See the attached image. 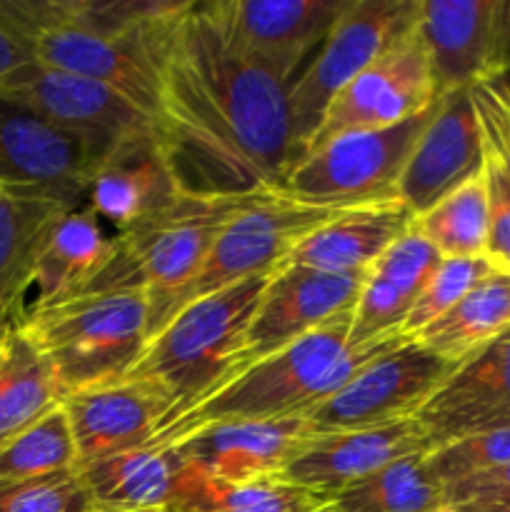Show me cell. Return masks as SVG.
Here are the masks:
<instances>
[{
    "label": "cell",
    "mask_w": 510,
    "mask_h": 512,
    "mask_svg": "<svg viewBox=\"0 0 510 512\" xmlns=\"http://www.w3.org/2000/svg\"><path fill=\"white\" fill-rule=\"evenodd\" d=\"M155 130L185 193L280 190L293 165L290 83L235 48L215 0H183L150 25Z\"/></svg>",
    "instance_id": "1"
},
{
    "label": "cell",
    "mask_w": 510,
    "mask_h": 512,
    "mask_svg": "<svg viewBox=\"0 0 510 512\" xmlns=\"http://www.w3.org/2000/svg\"><path fill=\"white\" fill-rule=\"evenodd\" d=\"M340 213H345V210L303 203V200L285 195L283 190H273V193L253 198L220 230L203 268L170 303L163 323L180 305L190 303V300L203 298V295L228 288V285L240 283L245 278L273 273L313 230H318L328 220L338 218Z\"/></svg>",
    "instance_id": "9"
},
{
    "label": "cell",
    "mask_w": 510,
    "mask_h": 512,
    "mask_svg": "<svg viewBox=\"0 0 510 512\" xmlns=\"http://www.w3.org/2000/svg\"><path fill=\"white\" fill-rule=\"evenodd\" d=\"M495 270L498 268L490 263L488 255H475V258H443V263L438 265V270L428 280L420 298L415 300L408 320H405V338L413 340L420 330H425L440 315L448 313L468 290H473L480 280L488 278Z\"/></svg>",
    "instance_id": "34"
},
{
    "label": "cell",
    "mask_w": 510,
    "mask_h": 512,
    "mask_svg": "<svg viewBox=\"0 0 510 512\" xmlns=\"http://www.w3.org/2000/svg\"><path fill=\"white\" fill-rule=\"evenodd\" d=\"M78 470L73 433L63 405L0 445V480H30Z\"/></svg>",
    "instance_id": "33"
},
{
    "label": "cell",
    "mask_w": 510,
    "mask_h": 512,
    "mask_svg": "<svg viewBox=\"0 0 510 512\" xmlns=\"http://www.w3.org/2000/svg\"><path fill=\"white\" fill-rule=\"evenodd\" d=\"M305 438L303 418L225 420L193 430L173 448L193 473L240 483L283 475Z\"/></svg>",
    "instance_id": "21"
},
{
    "label": "cell",
    "mask_w": 510,
    "mask_h": 512,
    "mask_svg": "<svg viewBox=\"0 0 510 512\" xmlns=\"http://www.w3.org/2000/svg\"><path fill=\"white\" fill-rule=\"evenodd\" d=\"M33 60L30 43L0 15V78Z\"/></svg>",
    "instance_id": "41"
},
{
    "label": "cell",
    "mask_w": 510,
    "mask_h": 512,
    "mask_svg": "<svg viewBox=\"0 0 510 512\" xmlns=\"http://www.w3.org/2000/svg\"><path fill=\"white\" fill-rule=\"evenodd\" d=\"M425 455H408L333 500L338 512H445V488L430 473Z\"/></svg>",
    "instance_id": "31"
},
{
    "label": "cell",
    "mask_w": 510,
    "mask_h": 512,
    "mask_svg": "<svg viewBox=\"0 0 510 512\" xmlns=\"http://www.w3.org/2000/svg\"><path fill=\"white\" fill-rule=\"evenodd\" d=\"M0 98L88 140L103 158L125 138L155 130L148 115L108 85L38 60L0 78Z\"/></svg>",
    "instance_id": "11"
},
{
    "label": "cell",
    "mask_w": 510,
    "mask_h": 512,
    "mask_svg": "<svg viewBox=\"0 0 510 512\" xmlns=\"http://www.w3.org/2000/svg\"><path fill=\"white\" fill-rule=\"evenodd\" d=\"M413 220V213L400 203L345 210L313 230L285 263L323 273L365 275L400 235L413 228Z\"/></svg>",
    "instance_id": "24"
},
{
    "label": "cell",
    "mask_w": 510,
    "mask_h": 512,
    "mask_svg": "<svg viewBox=\"0 0 510 512\" xmlns=\"http://www.w3.org/2000/svg\"><path fill=\"white\" fill-rule=\"evenodd\" d=\"M490 80H493V83L498 85V90H500V93H503V98L510 103V73L500 75V78H490Z\"/></svg>",
    "instance_id": "42"
},
{
    "label": "cell",
    "mask_w": 510,
    "mask_h": 512,
    "mask_svg": "<svg viewBox=\"0 0 510 512\" xmlns=\"http://www.w3.org/2000/svg\"><path fill=\"white\" fill-rule=\"evenodd\" d=\"M68 210L53 200L0 193V335L23 325L40 248Z\"/></svg>",
    "instance_id": "27"
},
{
    "label": "cell",
    "mask_w": 510,
    "mask_h": 512,
    "mask_svg": "<svg viewBox=\"0 0 510 512\" xmlns=\"http://www.w3.org/2000/svg\"><path fill=\"white\" fill-rule=\"evenodd\" d=\"M63 408L73 433L78 470L155 445L168 418L165 400L133 378L80 390L63 400Z\"/></svg>",
    "instance_id": "20"
},
{
    "label": "cell",
    "mask_w": 510,
    "mask_h": 512,
    "mask_svg": "<svg viewBox=\"0 0 510 512\" xmlns=\"http://www.w3.org/2000/svg\"><path fill=\"white\" fill-rule=\"evenodd\" d=\"M443 263V255L415 228L400 235L368 270L353 308L350 343L363 345L403 335L415 300ZM405 338V335H403Z\"/></svg>",
    "instance_id": "22"
},
{
    "label": "cell",
    "mask_w": 510,
    "mask_h": 512,
    "mask_svg": "<svg viewBox=\"0 0 510 512\" xmlns=\"http://www.w3.org/2000/svg\"><path fill=\"white\" fill-rule=\"evenodd\" d=\"M58 405V380L23 325L0 335V445Z\"/></svg>",
    "instance_id": "28"
},
{
    "label": "cell",
    "mask_w": 510,
    "mask_h": 512,
    "mask_svg": "<svg viewBox=\"0 0 510 512\" xmlns=\"http://www.w3.org/2000/svg\"><path fill=\"white\" fill-rule=\"evenodd\" d=\"M485 190H488V245L485 255L503 273H510V178L485 145Z\"/></svg>",
    "instance_id": "37"
},
{
    "label": "cell",
    "mask_w": 510,
    "mask_h": 512,
    "mask_svg": "<svg viewBox=\"0 0 510 512\" xmlns=\"http://www.w3.org/2000/svg\"><path fill=\"white\" fill-rule=\"evenodd\" d=\"M253 198L258 195L225 198L183 193L155 218L138 223L125 233H115L108 263L95 273L80 295L143 290L150 300V338L163 323L170 303L203 268L220 230Z\"/></svg>",
    "instance_id": "4"
},
{
    "label": "cell",
    "mask_w": 510,
    "mask_h": 512,
    "mask_svg": "<svg viewBox=\"0 0 510 512\" xmlns=\"http://www.w3.org/2000/svg\"><path fill=\"white\" fill-rule=\"evenodd\" d=\"M418 8L420 0H350L315 50L313 60L290 85L293 165L303 158L305 148L318 133L330 100L360 70L413 30Z\"/></svg>",
    "instance_id": "8"
},
{
    "label": "cell",
    "mask_w": 510,
    "mask_h": 512,
    "mask_svg": "<svg viewBox=\"0 0 510 512\" xmlns=\"http://www.w3.org/2000/svg\"><path fill=\"white\" fill-rule=\"evenodd\" d=\"M510 328V273L495 270L413 340L458 365Z\"/></svg>",
    "instance_id": "29"
},
{
    "label": "cell",
    "mask_w": 510,
    "mask_h": 512,
    "mask_svg": "<svg viewBox=\"0 0 510 512\" xmlns=\"http://www.w3.org/2000/svg\"><path fill=\"white\" fill-rule=\"evenodd\" d=\"M425 463L443 488L473 475L505 468L510 465V428L488 430L438 445L425 455Z\"/></svg>",
    "instance_id": "35"
},
{
    "label": "cell",
    "mask_w": 510,
    "mask_h": 512,
    "mask_svg": "<svg viewBox=\"0 0 510 512\" xmlns=\"http://www.w3.org/2000/svg\"><path fill=\"white\" fill-rule=\"evenodd\" d=\"M455 363L430 353L418 340H403L370 360L323 405L305 415V435L385 428L418 415Z\"/></svg>",
    "instance_id": "10"
},
{
    "label": "cell",
    "mask_w": 510,
    "mask_h": 512,
    "mask_svg": "<svg viewBox=\"0 0 510 512\" xmlns=\"http://www.w3.org/2000/svg\"><path fill=\"white\" fill-rule=\"evenodd\" d=\"M415 423L423 428L430 450L510 428V328L460 360L418 410Z\"/></svg>",
    "instance_id": "17"
},
{
    "label": "cell",
    "mask_w": 510,
    "mask_h": 512,
    "mask_svg": "<svg viewBox=\"0 0 510 512\" xmlns=\"http://www.w3.org/2000/svg\"><path fill=\"white\" fill-rule=\"evenodd\" d=\"M185 465L173 445H148L80 468L93 512H168Z\"/></svg>",
    "instance_id": "25"
},
{
    "label": "cell",
    "mask_w": 510,
    "mask_h": 512,
    "mask_svg": "<svg viewBox=\"0 0 510 512\" xmlns=\"http://www.w3.org/2000/svg\"><path fill=\"white\" fill-rule=\"evenodd\" d=\"M490 18L493 0H420L415 35L440 95L488 78Z\"/></svg>",
    "instance_id": "23"
},
{
    "label": "cell",
    "mask_w": 510,
    "mask_h": 512,
    "mask_svg": "<svg viewBox=\"0 0 510 512\" xmlns=\"http://www.w3.org/2000/svg\"><path fill=\"white\" fill-rule=\"evenodd\" d=\"M365 275L323 273L295 263L275 268L250 318L243 348L235 358L233 380L250 365L270 358L295 340L328 325L330 320L350 313Z\"/></svg>",
    "instance_id": "14"
},
{
    "label": "cell",
    "mask_w": 510,
    "mask_h": 512,
    "mask_svg": "<svg viewBox=\"0 0 510 512\" xmlns=\"http://www.w3.org/2000/svg\"><path fill=\"white\" fill-rule=\"evenodd\" d=\"M150 300L143 290L80 295L28 310L23 330L53 370L63 400L95 385L128 378L143 355Z\"/></svg>",
    "instance_id": "5"
},
{
    "label": "cell",
    "mask_w": 510,
    "mask_h": 512,
    "mask_svg": "<svg viewBox=\"0 0 510 512\" xmlns=\"http://www.w3.org/2000/svg\"><path fill=\"white\" fill-rule=\"evenodd\" d=\"M270 275L245 278L190 300L150 335L128 378L165 400L163 430L233 380L235 358Z\"/></svg>",
    "instance_id": "3"
},
{
    "label": "cell",
    "mask_w": 510,
    "mask_h": 512,
    "mask_svg": "<svg viewBox=\"0 0 510 512\" xmlns=\"http://www.w3.org/2000/svg\"><path fill=\"white\" fill-rule=\"evenodd\" d=\"M418 453H430V443L415 418H408L385 428L305 438L280 478L333 503L385 465Z\"/></svg>",
    "instance_id": "18"
},
{
    "label": "cell",
    "mask_w": 510,
    "mask_h": 512,
    "mask_svg": "<svg viewBox=\"0 0 510 512\" xmlns=\"http://www.w3.org/2000/svg\"><path fill=\"white\" fill-rule=\"evenodd\" d=\"M350 323L353 310L250 365L205 403L165 428L155 445H173L203 425L225 420L305 418L338 393L363 365L408 340L395 335L355 345L350 343Z\"/></svg>",
    "instance_id": "2"
},
{
    "label": "cell",
    "mask_w": 510,
    "mask_h": 512,
    "mask_svg": "<svg viewBox=\"0 0 510 512\" xmlns=\"http://www.w3.org/2000/svg\"><path fill=\"white\" fill-rule=\"evenodd\" d=\"M103 155L88 140L0 98V190L78 208Z\"/></svg>",
    "instance_id": "12"
},
{
    "label": "cell",
    "mask_w": 510,
    "mask_h": 512,
    "mask_svg": "<svg viewBox=\"0 0 510 512\" xmlns=\"http://www.w3.org/2000/svg\"><path fill=\"white\" fill-rule=\"evenodd\" d=\"M435 105L383 130L338 135L305 153L285 175V195L323 208H368L398 203L405 163Z\"/></svg>",
    "instance_id": "7"
},
{
    "label": "cell",
    "mask_w": 510,
    "mask_h": 512,
    "mask_svg": "<svg viewBox=\"0 0 510 512\" xmlns=\"http://www.w3.org/2000/svg\"><path fill=\"white\" fill-rule=\"evenodd\" d=\"M0 15L28 40L33 60L108 85L155 123L158 70L150 48L155 20L130 33H95L70 23L60 0H0Z\"/></svg>",
    "instance_id": "6"
},
{
    "label": "cell",
    "mask_w": 510,
    "mask_h": 512,
    "mask_svg": "<svg viewBox=\"0 0 510 512\" xmlns=\"http://www.w3.org/2000/svg\"><path fill=\"white\" fill-rule=\"evenodd\" d=\"M115 235L85 205L68 210L45 238L33 275V303L28 310L48 308L78 298L113 253Z\"/></svg>",
    "instance_id": "26"
},
{
    "label": "cell",
    "mask_w": 510,
    "mask_h": 512,
    "mask_svg": "<svg viewBox=\"0 0 510 512\" xmlns=\"http://www.w3.org/2000/svg\"><path fill=\"white\" fill-rule=\"evenodd\" d=\"M0 193H3V190H0Z\"/></svg>",
    "instance_id": "45"
},
{
    "label": "cell",
    "mask_w": 510,
    "mask_h": 512,
    "mask_svg": "<svg viewBox=\"0 0 510 512\" xmlns=\"http://www.w3.org/2000/svg\"><path fill=\"white\" fill-rule=\"evenodd\" d=\"M413 228L443 258H475L488 245V190L485 178L460 185L413 220Z\"/></svg>",
    "instance_id": "32"
},
{
    "label": "cell",
    "mask_w": 510,
    "mask_h": 512,
    "mask_svg": "<svg viewBox=\"0 0 510 512\" xmlns=\"http://www.w3.org/2000/svg\"><path fill=\"white\" fill-rule=\"evenodd\" d=\"M485 138L473 105V85L455 88L435 100L433 115L420 133L398 185V203L423 215L435 203L480 178Z\"/></svg>",
    "instance_id": "15"
},
{
    "label": "cell",
    "mask_w": 510,
    "mask_h": 512,
    "mask_svg": "<svg viewBox=\"0 0 510 512\" xmlns=\"http://www.w3.org/2000/svg\"><path fill=\"white\" fill-rule=\"evenodd\" d=\"M0 512H93L78 470L30 480H0Z\"/></svg>",
    "instance_id": "36"
},
{
    "label": "cell",
    "mask_w": 510,
    "mask_h": 512,
    "mask_svg": "<svg viewBox=\"0 0 510 512\" xmlns=\"http://www.w3.org/2000/svg\"><path fill=\"white\" fill-rule=\"evenodd\" d=\"M183 193L158 130H145L100 160L85 198L103 223L125 233L168 210Z\"/></svg>",
    "instance_id": "19"
},
{
    "label": "cell",
    "mask_w": 510,
    "mask_h": 512,
    "mask_svg": "<svg viewBox=\"0 0 510 512\" xmlns=\"http://www.w3.org/2000/svg\"><path fill=\"white\" fill-rule=\"evenodd\" d=\"M510 73V0H493V18H490V50H488V78H500Z\"/></svg>",
    "instance_id": "40"
},
{
    "label": "cell",
    "mask_w": 510,
    "mask_h": 512,
    "mask_svg": "<svg viewBox=\"0 0 510 512\" xmlns=\"http://www.w3.org/2000/svg\"><path fill=\"white\" fill-rule=\"evenodd\" d=\"M158 512H165V510H158Z\"/></svg>",
    "instance_id": "44"
},
{
    "label": "cell",
    "mask_w": 510,
    "mask_h": 512,
    "mask_svg": "<svg viewBox=\"0 0 510 512\" xmlns=\"http://www.w3.org/2000/svg\"><path fill=\"white\" fill-rule=\"evenodd\" d=\"M325 505L330 500L280 475L228 483L185 468L168 512H313Z\"/></svg>",
    "instance_id": "30"
},
{
    "label": "cell",
    "mask_w": 510,
    "mask_h": 512,
    "mask_svg": "<svg viewBox=\"0 0 510 512\" xmlns=\"http://www.w3.org/2000/svg\"><path fill=\"white\" fill-rule=\"evenodd\" d=\"M445 512H510V465L445 485Z\"/></svg>",
    "instance_id": "38"
},
{
    "label": "cell",
    "mask_w": 510,
    "mask_h": 512,
    "mask_svg": "<svg viewBox=\"0 0 510 512\" xmlns=\"http://www.w3.org/2000/svg\"><path fill=\"white\" fill-rule=\"evenodd\" d=\"M313 512H338V510H335V508H333V503H330V505H325V508H320V510H313Z\"/></svg>",
    "instance_id": "43"
},
{
    "label": "cell",
    "mask_w": 510,
    "mask_h": 512,
    "mask_svg": "<svg viewBox=\"0 0 510 512\" xmlns=\"http://www.w3.org/2000/svg\"><path fill=\"white\" fill-rule=\"evenodd\" d=\"M235 48L293 85L350 0H215Z\"/></svg>",
    "instance_id": "16"
},
{
    "label": "cell",
    "mask_w": 510,
    "mask_h": 512,
    "mask_svg": "<svg viewBox=\"0 0 510 512\" xmlns=\"http://www.w3.org/2000/svg\"><path fill=\"white\" fill-rule=\"evenodd\" d=\"M473 105L483 128L485 145L510 178V103L493 80L473 85Z\"/></svg>",
    "instance_id": "39"
},
{
    "label": "cell",
    "mask_w": 510,
    "mask_h": 512,
    "mask_svg": "<svg viewBox=\"0 0 510 512\" xmlns=\"http://www.w3.org/2000/svg\"><path fill=\"white\" fill-rule=\"evenodd\" d=\"M440 98L430 73L428 55L413 30L390 45L368 68L360 70L323 115L318 133L305 153L330 143L338 135L383 130L423 113ZM303 153V155H305Z\"/></svg>",
    "instance_id": "13"
}]
</instances>
